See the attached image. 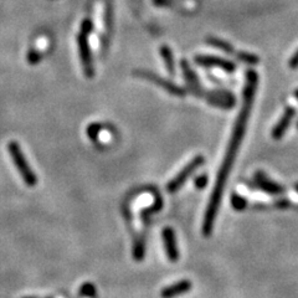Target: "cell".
Segmentation results:
<instances>
[{
	"instance_id": "19",
	"label": "cell",
	"mask_w": 298,
	"mask_h": 298,
	"mask_svg": "<svg viewBox=\"0 0 298 298\" xmlns=\"http://www.w3.org/2000/svg\"><path fill=\"white\" fill-rule=\"evenodd\" d=\"M107 128V126L102 123H92L89 124L87 127V129H86V134H87V137L89 140L92 141H96L98 138V135H100V133L103 131V129Z\"/></svg>"
},
{
	"instance_id": "31",
	"label": "cell",
	"mask_w": 298,
	"mask_h": 298,
	"mask_svg": "<svg viewBox=\"0 0 298 298\" xmlns=\"http://www.w3.org/2000/svg\"><path fill=\"white\" fill-rule=\"evenodd\" d=\"M48 298H51V297H48Z\"/></svg>"
},
{
	"instance_id": "27",
	"label": "cell",
	"mask_w": 298,
	"mask_h": 298,
	"mask_svg": "<svg viewBox=\"0 0 298 298\" xmlns=\"http://www.w3.org/2000/svg\"><path fill=\"white\" fill-rule=\"evenodd\" d=\"M294 97H296L297 100H298V88L296 89V91H294Z\"/></svg>"
},
{
	"instance_id": "12",
	"label": "cell",
	"mask_w": 298,
	"mask_h": 298,
	"mask_svg": "<svg viewBox=\"0 0 298 298\" xmlns=\"http://www.w3.org/2000/svg\"><path fill=\"white\" fill-rule=\"evenodd\" d=\"M192 282L189 280H180L178 282H174L173 285L166 286L161 291L162 298H175L181 294L188 293L192 289Z\"/></svg>"
},
{
	"instance_id": "21",
	"label": "cell",
	"mask_w": 298,
	"mask_h": 298,
	"mask_svg": "<svg viewBox=\"0 0 298 298\" xmlns=\"http://www.w3.org/2000/svg\"><path fill=\"white\" fill-rule=\"evenodd\" d=\"M94 30H95L94 21H92V20L88 19V18L83 19L82 22H81L80 34H83V35L88 36V35H91L92 33H94Z\"/></svg>"
},
{
	"instance_id": "9",
	"label": "cell",
	"mask_w": 298,
	"mask_h": 298,
	"mask_svg": "<svg viewBox=\"0 0 298 298\" xmlns=\"http://www.w3.org/2000/svg\"><path fill=\"white\" fill-rule=\"evenodd\" d=\"M294 116H296V108H294L293 106L286 107L282 116H281V118L279 120V122L274 124V127L272 128L271 135L273 140L280 141L281 138L286 134L289 126H291L292 121H293Z\"/></svg>"
},
{
	"instance_id": "1",
	"label": "cell",
	"mask_w": 298,
	"mask_h": 298,
	"mask_svg": "<svg viewBox=\"0 0 298 298\" xmlns=\"http://www.w3.org/2000/svg\"><path fill=\"white\" fill-rule=\"evenodd\" d=\"M257 83H259V75H257V72L255 70L246 71L244 92H242V107L240 109L239 114H237L235 124H234L230 142H228L227 149L225 152L218 175H216L213 193L210 195L209 202H208L207 210H205L204 214V220H202L201 231L202 235L207 237H209L211 233H213L214 224H215L220 205H221L222 195H224L228 175H230L231 169H233L234 163H235L236 155L239 153L240 147H241L242 141H244L246 127H247L248 118H250L251 109H253L255 95H256Z\"/></svg>"
},
{
	"instance_id": "4",
	"label": "cell",
	"mask_w": 298,
	"mask_h": 298,
	"mask_svg": "<svg viewBox=\"0 0 298 298\" xmlns=\"http://www.w3.org/2000/svg\"><path fill=\"white\" fill-rule=\"evenodd\" d=\"M133 75H135V76L142 77V79L149 81V82L154 83L155 86L163 88L164 91L168 92V94L173 95V96L184 97L185 95L188 94V89H185L184 87H180V86H178L176 83L172 82V81H169L167 79H164V77L159 76V75L154 74V72H152L149 70H135L134 72H133Z\"/></svg>"
},
{
	"instance_id": "29",
	"label": "cell",
	"mask_w": 298,
	"mask_h": 298,
	"mask_svg": "<svg viewBox=\"0 0 298 298\" xmlns=\"http://www.w3.org/2000/svg\"><path fill=\"white\" fill-rule=\"evenodd\" d=\"M22 298H37V297H33V296L30 297V296H28V297H22Z\"/></svg>"
},
{
	"instance_id": "30",
	"label": "cell",
	"mask_w": 298,
	"mask_h": 298,
	"mask_svg": "<svg viewBox=\"0 0 298 298\" xmlns=\"http://www.w3.org/2000/svg\"><path fill=\"white\" fill-rule=\"evenodd\" d=\"M297 128H298V121H297Z\"/></svg>"
},
{
	"instance_id": "23",
	"label": "cell",
	"mask_w": 298,
	"mask_h": 298,
	"mask_svg": "<svg viewBox=\"0 0 298 298\" xmlns=\"http://www.w3.org/2000/svg\"><path fill=\"white\" fill-rule=\"evenodd\" d=\"M208 183H209V178H208L207 174H200L196 176L195 180H194V185H195L196 189H204Z\"/></svg>"
},
{
	"instance_id": "22",
	"label": "cell",
	"mask_w": 298,
	"mask_h": 298,
	"mask_svg": "<svg viewBox=\"0 0 298 298\" xmlns=\"http://www.w3.org/2000/svg\"><path fill=\"white\" fill-rule=\"evenodd\" d=\"M41 59H42V54L40 53V51L35 50V49L28 51L27 60L30 65H37V63L41 61Z\"/></svg>"
},
{
	"instance_id": "24",
	"label": "cell",
	"mask_w": 298,
	"mask_h": 298,
	"mask_svg": "<svg viewBox=\"0 0 298 298\" xmlns=\"http://www.w3.org/2000/svg\"><path fill=\"white\" fill-rule=\"evenodd\" d=\"M175 0H153V4L158 8H169L173 7Z\"/></svg>"
},
{
	"instance_id": "16",
	"label": "cell",
	"mask_w": 298,
	"mask_h": 298,
	"mask_svg": "<svg viewBox=\"0 0 298 298\" xmlns=\"http://www.w3.org/2000/svg\"><path fill=\"white\" fill-rule=\"evenodd\" d=\"M235 56L240 62L245 63V65L256 66L260 63V57L257 56V55L246 53V51H239V53H235Z\"/></svg>"
},
{
	"instance_id": "26",
	"label": "cell",
	"mask_w": 298,
	"mask_h": 298,
	"mask_svg": "<svg viewBox=\"0 0 298 298\" xmlns=\"http://www.w3.org/2000/svg\"><path fill=\"white\" fill-rule=\"evenodd\" d=\"M276 207L280 208V209H287L289 207V201L288 200H279L276 201Z\"/></svg>"
},
{
	"instance_id": "8",
	"label": "cell",
	"mask_w": 298,
	"mask_h": 298,
	"mask_svg": "<svg viewBox=\"0 0 298 298\" xmlns=\"http://www.w3.org/2000/svg\"><path fill=\"white\" fill-rule=\"evenodd\" d=\"M180 67H181V71H183L184 79L185 81H187L188 89H189L190 94H193L194 96H196V97H204V94L207 89H204V87L201 86L200 80H199V77L196 76L195 71L192 68L189 61L185 59L181 60Z\"/></svg>"
},
{
	"instance_id": "6",
	"label": "cell",
	"mask_w": 298,
	"mask_h": 298,
	"mask_svg": "<svg viewBox=\"0 0 298 298\" xmlns=\"http://www.w3.org/2000/svg\"><path fill=\"white\" fill-rule=\"evenodd\" d=\"M204 98L211 106L219 107L222 109H230L236 105V98L227 89H213V91H205Z\"/></svg>"
},
{
	"instance_id": "11",
	"label": "cell",
	"mask_w": 298,
	"mask_h": 298,
	"mask_svg": "<svg viewBox=\"0 0 298 298\" xmlns=\"http://www.w3.org/2000/svg\"><path fill=\"white\" fill-rule=\"evenodd\" d=\"M254 181L256 184V187L260 190L266 194H270V195H282L285 193V188L279 183H274L273 180H271L270 178L266 176L265 173L262 172H256L254 176Z\"/></svg>"
},
{
	"instance_id": "5",
	"label": "cell",
	"mask_w": 298,
	"mask_h": 298,
	"mask_svg": "<svg viewBox=\"0 0 298 298\" xmlns=\"http://www.w3.org/2000/svg\"><path fill=\"white\" fill-rule=\"evenodd\" d=\"M77 48H79V55L82 63L83 74L87 79H92L95 76V65H94V57H92L91 45H89L88 36L79 34L77 35Z\"/></svg>"
},
{
	"instance_id": "7",
	"label": "cell",
	"mask_w": 298,
	"mask_h": 298,
	"mask_svg": "<svg viewBox=\"0 0 298 298\" xmlns=\"http://www.w3.org/2000/svg\"><path fill=\"white\" fill-rule=\"evenodd\" d=\"M194 61L196 65L202 66V67H218L220 70L233 74L236 70V65L231 60L224 59L220 56H214V55H196L194 57Z\"/></svg>"
},
{
	"instance_id": "13",
	"label": "cell",
	"mask_w": 298,
	"mask_h": 298,
	"mask_svg": "<svg viewBox=\"0 0 298 298\" xmlns=\"http://www.w3.org/2000/svg\"><path fill=\"white\" fill-rule=\"evenodd\" d=\"M159 53H161L162 59H163L164 65H166V68L168 71V74L170 76H174L175 75V62H174V55H173L172 49L167 45H162L161 49H159Z\"/></svg>"
},
{
	"instance_id": "25",
	"label": "cell",
	"mask_w": 298,
	"mask_h": 298,
	"mask_svg": "<svg viewBox=\"0 0 298 298\" xmlns=\"http://www.w3.org/2000/svg\"><path fill=\"white\" fill-rule=\"evenodd\" d=\"M288 66L292 68V70H294V68L298 67V49L296 51H294L293 55H292V56L289 57Z\"/></svg>"
},
{
	"instance_id": "14",
	"label": "cell",
	"mask_w": 298,
	"mask_h": 298,
	"mask_svg": "<svg viewBox=\"0 0 298 298\" xmlns=\"http://www.w3.org/2000/svg\"><path fill=\"white\" fill-rule=\"evenodd\" d=\"M207 44H209L210 46H213V48H215V49H219V50H221L222 53H225L227 55H235L236 53L235 48H234L230 42H227L226 40L220 39V37L209 36L207 39Z\"/></svg>"
},
{
	"instance_id": "10",
	"label": "cell",
	"mask_w": 298,
	"mask_h": 298,
	"mask_svg": "<svg viewBox=\"0 0 298 298\" xmlns=\"http://www.w3.org/2000/svg\"><path fill=\"white\" fill-rule=\"evenodd\" d=\"M162 239H163L164 250H166L167 257L170 262H176L180 257L178 244H176V236L174 230L172 227H164L162 231Z\"/></svg>"
},
{
	"instance_id": "17",
	"label": "cell",
	"mask_w": 298,
	"mask_h": 298,
	"mask_svg": "<svg viewBox=\"0 0 298 298\" xmlns=\"http://www.w3.org/2000/svg\"><path fill=\"white\" fill-rule=\"evenodd\" d=\"M230 204L235 211H244L247 208L248 202L245 196L240 195L237 193H233L230 196Z\"/></svg>"
},
{
	"instance_id": "20",
	"label": "cell",
	"mask_w": 298,
	"mask_h": 298,
	"mask_svg": "<svg viewBox=\"0 0 298 298\" xmlns=\"http://www.w3.org/2000/svg\"><path fill=\"white\" fill-rule=\"evenodd\" d=\"M79 292L81 296L86 297V298H94V297H96V294H97L96 287H95L94 283H91V282L83 283V285L80 287Z\"/></svg>"
},
{
	"instance_id": "15",
	"label": "cell",
	"mask_w": 298,
	"mask_h": 298,
	"mask_svg": "<svg viewBox=\"0 0 298 298\" xmlns=\"http://www.w3.org/2000/svg\"><path fill=\"white\" fill-rule=\"evenodd\" d=\"M133 259L135 260L137 262L143 261L144 255H146V241H144L143 237H138L137 240L133 244Z\"/></svg>"
},
{
	"instance_id": "28",
	"label": "cell",
	"mask_w": 298,
	"mask_h": 298,
	"mask_svg": "<svg viewBox=\"0 0 298 298\" xmlns=\"http://www.w3.org/2000/svg\"><path fill=\"white\" fill-rule=\"evenodd\" d=\"M294 189H296V192L298 193V183L296 185H294Z\"/></svg>"
},
{
	"instance_id": "18",
	"label": "cell",
	"mask_w": 298,
	"mask_h": 298,
	"mask_svg": "<svg viewBox=\"0 0 298 298\" xmlns=\"http://www.w3.org/2000/svg\"><path fill=\"white\" fill-rule=\"evenodd\" d=\"M112 24H113V10H112L111 4L108 3L105 11V28H106V33H107L105 40H103V46H105V48L107 45V41H108V34L111 33V30H112Z\"/></svg>"
},
{
	"instance_id": "2",
	"label": "cell",
	"mask_w": 298,
	"mask_h": 298,
	"mask_svg": "<svg viewBox=\"0 0 298 298\" xmlns=\"http://www.w3.org/2000/svg\"><path fill=\"white\" fill-rule=\"evenodd\" d=\"M8 152H9L11 159L14 162V166L18 169L19 174L21 175L24 183L28 187H35L37 184V176L34 170L31 169L30 164L28 163L27 158H25L24 153H22L21 147L19 146L18 142L13 141L8 143Z\"/></svg>"
},
{
	"instance_id": "3",
	"label": "cell",
	"mask_w": 298,
	"mask_h": 298,
	"mask_svg": "<svg viewBox=\"0 0 298 298\" xmlns=\"http://www.w3.org/2000/svg\"><path fill=\"white\" fill-rule=\"evenodd\" d=\"M205 158L202 155H196L195 158H193L189 163L185 166L180 172L176 174L169 183L167 184V192L169 194H175L176 192L181 189V187L187 183L188 179L195 173L196 169H199L201 166H204Z\"/></svg>"
}]
</instances>
